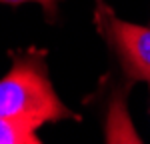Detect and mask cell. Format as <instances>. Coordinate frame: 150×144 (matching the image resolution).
I'll list each match as a JSON object with an SVG mask.
<instances>
[{
	"label": "cell",
	"instance_id": "1",
	"mask_svg": "<svg viewBox=\"0 0 150 144\" xmlns=\"http://www.w3.org/2000/svg\"><path fill=\"white\" fill-rule=\"evenodd\" d=\"M0 116L24 118L44 126L60 120H80L60 98L48 76L44 52L14 56L12 68L0 78Z\"/></svg>",
	"mask_w": 150,
	"mask_h": 144
},
{
	"label": "cell",
	"instance_id": "5",
	"mask_svg": "<svg viewBox=\"0 0 150 144\" xmlns=\"http://www.w3.org/2000/svg\"><path fill=\"white\" fill-rule=\"evenodd\" d=\"M96 4H98V6H104V2H102V0H96Z\"/></svg>",
	"mask_w": 150,
	"mask_h": 144
},
{
	"label": "cell",
	"instance_id": "2",
	"mask_svg": "<svg viewBox=\"0 0 150 144\" xmlns=\"http://www.w3.org/2000/svg\"><path fill=\"white\" fill-rule=\"evenodd\" d=\"M106 22L102 32L108 36L120 66L132 82L142 80L150 84V26H140L120 20L102 6Z\"/></svg>",
	"mask_w": 150,
	"mask_h": 144
},
{
	"label": "cell",
	"instance_id": "4",
	"mask_svg": "<svg viewBox=\"0 0 150 144\" xmlns=\"http://www.w3.org/2000/svg\"><path fill=\"white\" fill-rule=\"evenodd\" d=\"M2 4H12V6H16V4H24V2H36V4H40L42 6V10L46 14V18L52 22L54 18H56V12H58V2L60 0H0Z\"/></svg>",
	"mask_w": 150,
	"mask_h": 144
},
{
	"label": "cell",
	"instance_id": "3",
	"mask_svg": "<svg viewBox=\"0 0 150 144\" xmlns=\"http://www.w3.org/2000/svg\"><path fill=\"white\" fill-rule=\"evenodd\" d=\"M38 128L30 120L0 116V144H40Z\"/></svg>",
	"mask_w": 150,
	"mask_h": 144
}]
</instances>
